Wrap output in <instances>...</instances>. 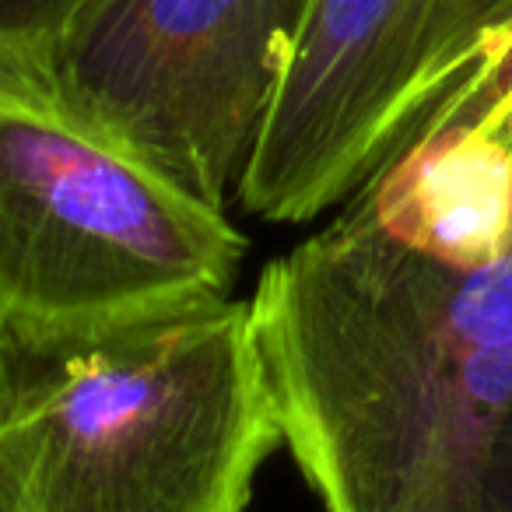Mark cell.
Listing matches in <instances>:
<instances>
[{
    "instance_id": "obj_1",
    "label": "cell",
    "mask_w": 512,
    "mask_h": 512,
    "mask_svg": "<svg viewBox=\"0 0 512 512\" xmlns=\"http://www.w3.org/2000/svg\"><path fill=\"white\" fill-rule=\"evenodd\" d=\"M249 313L281 449L323 512H484L512 246H428L344 204L260 271Z\"/></svg>"
},
{
    "instance_id": "obj_2",
    "label": "cell",
    "mask_w": 512,
    "mask_h": 512,
    "mask_svg": "<svg viewBox=\"0 0 512 512\" xmlns=\"http://www.w3.org/2000/svg\"><path fill=\"white\" fill-rule=\"evenodd\" d=\"M246 239L0 32V379L235 299Z\"/></svg>"
},
{
    "instance_id": "obj_3",
    "label": "cell",
    "mask_w": 512,
    "mask_h": 512,
    "mask_svg": "<svg viewBox=\"0 0 512 512\" xmlns=\"http://www.w3.org/2000/svg\"><path fill=\"white\" fill-rule=\"evenodd\" d=\"M278 449L249 299L0 379V512H249Z\"/></svg>"
},
{
    "instance_id": "obj_4",
    "label": "cell",
    "mask_w": 512,
    "mask_h": 512,
    "mask_svg": "<svg viewBox=\"0 0 512 512\" xmlns=\"http://www.w3.org/2000/svg\"><path fill=\"white\" fill-rule=\"evenodd\" d=\"M509 53L512 0H309L235 200L278 225L341 211Z\"/></svg>"
},
{
    "instance_id": "obj_5",
    "label": "cell",
    "mask_w": 512,
    "mask_h": 512,
    "mask_svg": "<svg viewBox=\"0 0 512 512\" xmlns=\"http://www.w3.org/2000/svg\"><path fill=\"white\" fill-rule=\"evenodd\" d=\"M306 11L309 0H85L46 43L95 113L225 207Z\"/></svg>"
},
{
    "instance_id": "obj_6",
    "label": "cell",
    "mask_w": 512,
    "mask_h": 512,
    "mask_svg": "<svg viewBox=\"0 0 512 512\" xmlns=\"http://www.w3.org/2000/svg\"><path fill=\"white\" fill-rule=\"evenodd\" d=\"M85 0H0V32L50 36Z\"/></svg>"
},
{
    "instance_id": "obj_7",
    "label": "cell",
    "mask_w": 512,
    "mask_h": 512,
    "mask_svg": "<svg viewBox=\"0 0 512 512\" xmlns=\"http://www.w3.org/2000/svg\"><path fill=\"white\" fill-rule=\"evenodd\" d=\"M484 512H512V407L505 414L502 432H498L495 442V456H491Z\"/></svg>"
}]
</instances>
